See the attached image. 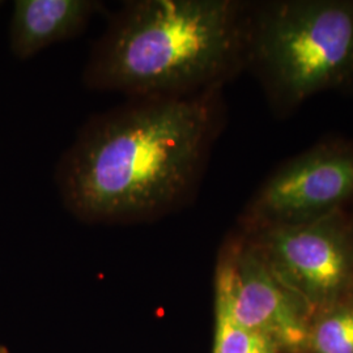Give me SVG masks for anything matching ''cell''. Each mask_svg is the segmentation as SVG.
Listing matches in <instances>:
<instances>
[{
  "label": "cell",
  "mask_w": 353,
  "mask_h": 353,
  "mask_svg": "<svg viewBox=\"0 0 353 353\" xmlns=\"http://www.w3.org/2000/svg\"><path fill=\"white\" fill-rule=\"evenodd\" d=\"M290 110L353 77V0H281L249 7L245 65Z\"/></svg>",
  "instance_id": "3957f363"
},
{
  "label": "cell",
  "mask_w": 353,
  "mask_h": 353,
  "mask_svg": "<svg viewBox=\"0 0 353 353\" xmlns=\"http://www.w3.org/2000/svg\"><path fill=\"white\" fill-rule=\"evenodd\" d=\"M220 89L130 99L92 118L57 164L64 207L88 223H131L185 205L217 132Z\"/></svg>",
  "instance_id": "6da1fadb"
},
{
  "label": "cell",
  "mask_w": 353,
  "mask_h": 353,
  "mask_svg": "<svg viewBox=\"0 0 353 353\" xmlns=\"http://www.w3.org/2000/svg\"><path fill=\"white\" fill-rule=\"evenodd\" d=\"M256 336L241 326L224 303L216 301L214 353H249Z\"/></svg>",
  "instance_id": "9c48e42d"
},
{
  "label": "cell",
  "mask_w": 353,
  "mask_h": 353,
  "mask_svg": "<svg viewBox=\"0 0 353 353\" xmlns=\"http://www.w3.org/2000/svg\"><path fill=\"white\" fill-rule=\"evenodd\" d=\"M353 201V144L319 143L265 179L242 216L248 232L307 223Z\"/></svg>",
  "instance_id": "5b68a950"
},
{
  "label": "cell",
  "mask_w": 353,
  "mask_h": 353,
  "mask_svg": "<svg viewBox=\"0 0 353 353\" xmlns=\"http://www.w3.org/2000/svg\"><path fill=\"white\" fill-rule=\"evenodd\" d=\"M249 6L234 0H131L88 58L87 88L128 99L221 88L245 65Z\"/></svg>",
  "instance_id": "7a4b0ae2"
},
{
  "label": "cell",
  "mask_w": 353,
  "mask_h": 353,
  "mask_svg": "<svg viewBox=\"0 0 353 353\" xmlns=\"http://www.w3.org/2000/svg\"><path fill=\"white\" fill-rule=\"evenodd\" d=\"M279 280L312 316L353 297V220L344 210L248 232Z\"/></svg>",
  "instance_id": "277c9868"
},
{
  "label": "cell",
  "mask_w": 353,
  "mask_h": 353,
  "mask_svg": "<svg viewBox=\"0 0 353 353\" xmlns=\"http://www.w3.org/2000/svg\"><path fill=\"white\" fill-rule=\"evenodd\" d=\"M309 348L314 353H353V297L316 314Z\"/></svg>",
  "instance_id": "ba28073f"
},
{
  "label": "cell",
  "mask_w": 353,
  "mask_h": 353,
  "mask_svg": "<svg viewBox=\"0 0 353 353\" xmlns=\"http://www.w3.org/2000/svg\"><path fill=\"white\" fill-rule=\"evenodd\" d=\"M214 300L224 303L242 327L278 350L309 348L310 310L279 280L248 236L230 241L221 252Z\"/></svg>",
  "instance_id": "8992f818"
},
{
  "label": "cell",
  "mask_w": 353,
  "mask_h": 353,
  "mask_svg": "<svg viewBox=\"0 0 353 353\" xmlns=\"http://www.w3.org/2000/svg\"><path fill=\"white\" fill-rule=\"evenodd\" d=\"M278 351V347L272 341L263 336H256L252 351L249 353H276Z\"/></svg>",
  "instance_id": "30bf717a"
},
{
  "label": "cell",
  "mask_w": 353,
  "mask_h": 353,
  "mask_svg": "<svg viewBox=\"0 0 353 353\" xmlns=\"http://www.w3.org/2000/svg\"><path fill=\"white\" fill-rule=\"evenodd\" d=\"M0 353H10V351L7 350V347H6V345L0 344Z\"/></svg>",
  "instance_id": "8fae6325"
},
{
  "label": "cell",
  "mask_w": 353,
  "mask_h": 353,
  "mask_svg": "<svg viewBox=\"0 0 353 353\" xmlns=\"http://www.w3.org/2000/svg\"><path fill=\"white\" fill-rule=\"evenodd\" d=\"M102 8L96 0H17L10 28L11 50L17 58L29 59L81 34Z\"/></svg>",
  "instance_id": "52a82bcc"
}]
</instances>
